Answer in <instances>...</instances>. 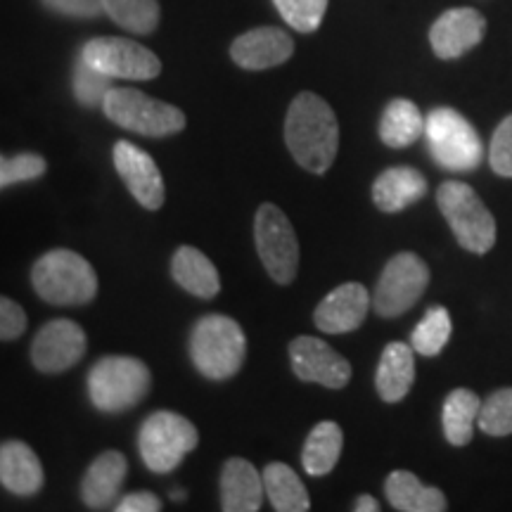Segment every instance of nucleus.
<instances>
[{
  "label": "nucleus",
  "mask_w": 512,
  "mask_h": 512,
  "mask_svg": "<svg viewBox=\"0 0 512 512\" xmlns=\"http://www.w3.org/2000/svg\"><path fill=\"white\" fill-rule=\"evenodd\" d=\"M46 171H48V164L41 155L24 152V155L3 157V162H0V185L8 188V185H15V183L36 181V178H41Z\"/></svg>",
  "instance_id": "72a5a7b5"
},
{
  "label": "nucleus",
  "mask_w": 512,
  "mask_h": 512,
  "mask_svg": "<svg viewBox=\"0 0 512 512\" xmlns=\"http://www.w3.org/2000/svg\"><path fill=\"white\" fill-rule=\"evenodd\" d=\"M482 411V399L470 389H453L446 396L441 422H444V437L451 446H465L472 441L475 425Z\"/></svg>",
  "instance_id": "a878e982"
},
{
  "label": "nucleus",
  "mask_w": 512,
  "mask_h": 512,
  "mask_svg": "<svg viewBox=\"0 0 512 512\" xmlns=\"http://www.w3.org/2000/svg\"><path fill=\"white\" fill-rule=\"evenodd\" d=\"M171 275L185 292L211 299L221 292V278L209 256L195 247H178L171 261Z\"/></svg>",
  "instance_id": "5701e85b"
},
{
  "label": "nucleus",
  "mask_w": 512,
  "mask_h": 512,
  "mask_svg": "<svg viewBox=\"0 0 512 512\" xmlns=\"http://www.w3.org/2000/svg\"><path fill=\"white\" fill-rule=\"evenodd\" d=\"M292 370L299 380L328 389H344L351 380V363L318 337H297L290 344Z\"/></svg>",
  "instance_id": "ddd939ff"
},
{
  "label": "nucleus",
  "mask_w": 512,
  "mask_h": 512,
  "mask_svg": "<svg viewBox=\"0 0 512 512\" xmlns=\"http://www.w3.org/2000/svg\"><path fill=\"white\" fill-rule=\"evenodd\" d=\"M425 136L430 155L448 171H472L484 157L475 126L451 107H437L427 114Z\"/></svg>",
  "instance_id": "0eeeda50"
},
{
  "label": "nucleus",
  "mask_w": 512,
  "mask_h": 512,
  "mask_svg": "<svg viewBox=\"0 0 512 512\" xmlns=\"http://www.w3.org/2000/svg\"><path fill=\"white\" fill-rule=\"evenodd\" d=\"M150 387V368L133 356H105L88 373V396L102 413H121L138 406Z\"/></svg>",
  "instance_id": "20e7f679"
},
{
  "label": "nucleus",
  "mask_w": 512,
  "mask_h": 512,
  "mask_svg": "<svg viewBox=\"0 0 512 512\" xmlns=\"http://www.w3.org/2000/svg\"><path fill=\"white\" fill-rule=\"evenodd\" d=\"M247 339L238 320L209 313L197 320L190 335V358L209 380H228L245 363Z\"/></svg>",
  "instance_id": "7ed1b4c3"
},
{
  "label": "nucleus",
  "mask_w": 512,
  "mask_h": 512,
  "mask_svg": "<svg viewBox=\"0 0 512 512\" xmlns=\"http://www.w3.org/2000/svg\"><path fill=\"white\" fill-rule=\"evenodd\" d=\"M114 166L121 181L136 197L140 207L157 211L164 204V178L162 171L157 169L155 159L140 150L138 145L128 143V140H119L114 145Z\"/></svg>",
  "instance_id": "4468645a"
},
{
  "label": "nucleus",
  "mask_w": 512,
  "mask_h": 512,
  "mask_svg": "<svg viewBox=\"0 0 512 512\" xmlns=\"http://www.w3.org/2000/svg\"><path fill=\"white\" fill-rule=\"evenodd\" d=\"M430 285V268L418 254L401 252L392 256L377 280L373 306L377 316L394 318L413 309Z\"/></svg>",
  "instance_id": "9d476101"
},
{
  "label": "nucleus",
  "mask_w": 512,
  "mask_h": 512,
  "mask_svg": "<svg viewBox=\"0 0 512 512\" xmlns=\"http://www.w3.org/2000/svg\"><path fill=\"white\" fill-rule=\"evenodd\" d=\"M451 316L444 306H432L425 316L415 325L411 335V347L422 356H437L451 339Z\"/></svg>",
  "instance_id": "c756f323"
},
{
  "label": "nucleus",
  "mask_w": 512,
  "mask_h": 512,
  "mask_svg": "<svg viewBox=\"0 0 512 512\" xmlns=\"http://www.w3.org/2000/svg\"><path fill=\"white\" fill-rule=\"evenodd\" d=\"M102 8L112 22L133 34H152L159 24L157 0H102Z\"/></svg>",
  "instance_id": "c85d7f7f"
},
{
  "label": "nucleus",
  "mask_w": 512,
  "mask_h": 512,
  "mask_svg": "<svg viewBox=\"0 0 512 512\" xmlns=\"http://www.w3.org/2000/svg\"><path fill=\"white\" fill-rule=\"evenodd\" d=\"M437 204L458 245L472 254H486L496 245V219L467 183L446 181L437 190Z\"/></svg>",
  "instance_id": "39448f33"
},
{
  "label": "nucleus",
  "mask_w": 512,
  "mask_h": 512,
  "mask_svg": "<svg viewBox=\"0 0 512 512\" xmlns=\"http://www.w3.org/2000/svg\"><path fill=\"white\" fill-rule=\"evenodd\" d=\"M370 309V292L361 283H344L332 290L313 311L320 332L344 335L363 325Z\"/></svg>",
  "instance_id": "dca6fc26"
},
{
  "label": "nucleus",
  "mask_w": 512,
  "mask_h": 512,
  "mask_svg": "<svg viewBox=\"0 0 512 512\" xmlns=\"http://www.w3.org/2000/svg\"><path fill=\"white\" fill-rule=\"evenodd\" d=\"M102 112L112 124L147 138L174 136L185 128V114L178 107L150 98L136 88H112L102 102Z\"/></svg>",
  "instance_id": "423d86ee"
},
{
  "label": "nucleus",
  "mask_w": 512,
  "mask_h": 512,
  "mask_svg": "<svg viewBox=\"0 0 512 512\" xmlns=\"http://www.w3.org/2000/svg\"><path fill=\"white\" fill-rule=\"evenodd\" d=\"M86 332L69 318H57L43 325L31 344V361L41 373H64L86 354Z\"/></svg>",
  "instance_id": "f8f14e48"
},
{
  "label": "nucleus",
  "mask_w": 512,
  "mask_h": 512,
  "mask_svg": "<svg viewBox=\"0 0 512 512\" xmlns=\"http://www.w3.org/2000/svg\"><path fill=\"white\" fill-rule=\"evenodd\" d=\"M74 98L79 100V105L83 107H98L105 102L107 93L112 91V76H107L105 72H100L98 67H93L91 62H86L81 57L74 67Z\"/></svg>",
  "instance_id": "7c9ffc66"
},
{
  "label": "nucleus",
  "mask_w": 512,
  "mask_h": 512,
  "mask_svg": "<svg viewBox=\"0 0 512 512\" xmlns=\"http://www.w3.org/2000/svg\"><path fill=\"white\" fill-rule=\"evenodd\" d=\"M384 494L389 503L401 512H444L446 496L434 486H425L413 472L396 470L384 482Z\"/></svg>",
  "instance_id": "b1692460"
},
{
  "label": "nucleus",
  "mask_w": 512,
  "mask_h": 512,
  "mask_svg": "<svg viewBox=\"0 0 512 512\" xmlns=\"http://www.w3.org/2000/svg\"><path fill=\"white\" fill-rule=\"evenodd\" d=\"M344 434L337 422L325 420L318 422L316 427L306 437L304 451H302V465L306 475L323 477L335 470L339 456H342Z\"/></svg>",
  "instance_id": "393cba45"
},
{
  "label": "nucleus",
  "mask_w": 512,
  "mask_h": 512,
  "mask_svg": "<svg viewBox=\"0 0 512 512\" xmlns=\"http://www.w3.org/2000/svg\"><path fill=\"white\" fill-rule=\"evenodd\" d=\"M48 10L57 12V15H67V17H98L100 12H105L102 8V0H43Z\"/></svg>",
  "instance_id": "e433bc0d"
},
{
  "label": "nucleus",
  "mask_w": 512,
  "mask_h": 512,
  "mask_svg": "<svg viewBox=\"0 0 512 512\" xmlns=\"http://www.w3.org/2000/svg\"><path fill=\"white\" fill-rule=\"evenodd\" d=\"M477 425L489 437H508V434H512V387L498 389L489 399L482 401Z\"/></svg>",
  "instance_id": "2f4dec72"
},
{
  "label": "nucleus",
  "mask_w": 512,
  "mask_h": 512,
  "mask_svg": "<svg viewBox=\"0 0 512 512\" xmlns=\"http://www.w3.org/2000/svg\"><path fill=\"white\" fill-rule=\"evenodd\" d=\"M294 55V41L283 29L259 27L238 36L230 46L233 62L249 72H264L278 67Z\"/></svg>",
  "instance_id": "f3484780"
},
{
  "label": "nucleus",
  "mask_w": 512,
  "mask_h": 512,
  "mask_svg": "<svg viewBox=\"0 0 512 512\" xmlns=\"http://www.w3.org/2000/svg\"><path fill=\"white\" fill-rule=\"evenodd\" d=\"M31 285L43 302L53 306H83L98 294V275L81 254L53 249L31 268Z\"/></svg>",
  "instance_id": "f03ea898"
},
{
  "label": "nucleus",
  "mask_w": 512,
  "mask_h": 512,
  "mask_svg": "<svg viewBox=\"0 0 512 512\" xmlns=\"http://www.w3.org/2000/svg\"><path fill=\"white\" fill-rule=\"evenodd\" d=\"M266 486L264 475L245 458L226 460L221 472V508L226 512H256L261 510Z\"/></svg>",
  "instance_id": "a211bd4d"
},
{
  "label": "nucleus",
  "mask_w": 512,
  "mask_h": 512,
  "mask_svg": "<svg viewBox=\"0 0 512 512\" xmlns=\"http://www.w3.org/2000/svg\"><path fill=\"white\" fill-rule=\"evenodd\" d=\"M254 242L268 275L275 283L290 285L297 278L299 242L283 209L261 204L254 216Z\"/></svg>",
  "instance_id": "1a4fd4ad"
},
{
  "label": "nucleus",
  "mask_w": 512,
  "mask_h": 512,
  "mask_svg": "<svg viewBox=\"0 0 512 512\" xmlns=\"http://www.w3.org/2000/svg\"><path fill=\"white\" fill-rule=\"evenodd\" d=\"M354 510L356 512H377L380 510V503H377L373 496H358Z\"/></svg>",
  "instance_id": "58836bf2"
},
{
  "label": "nucleus",
  "mask_w": 512,
  "mask_h": 512,
  "mask_svg": "<svg viewBox=\"0 0 512 512\" xmlns=\"http://www.w3.org/2000/svg\"><path fill=\"white\" fill-rule=\"evenodd\" d=\"M117 512H159L162 510V501L150 491H136L128 494L117 503Z\"/></svg>",
  "instance_id": "4c0bfd02"
},
{
  "label": "nucleus",
  "mask_w": 512,
  "mask_h": 512,
  "mask_svg": "<svg viewBox=\"0 0 512 512\" xmlns=\"http://www.w3.org/2000/svg\"><path fill=\"white\" fill-rule=\"evenodd\" d=\"M425 133V117L411 100L396 98L384 107L380 119V138L389 147H408Z\"/></svg>",
  "instance_id": "bb28decb"
},
{
  "label": "nucleus",
  "mask_w": 512,
  "mask_h": 512,
  "mask_svg": "<svg viewBox=\"0 0 512 512\" xmlns=\"http://www.w3.org/2000/svg\"><path fill=\"white\" fill-rule=\"evenodd\" d=\"M285 143L299 166L325 174L339 147V124L328 102L316 93H299L287 110Z\"/></svg>",
  "instance_id": "f257e3e1"
},
{
  "label": "nucleus",
  "mask_w": 512,
  "mask_h": 512,
  "mask_svg": "<svg viewBox=\"0 0 512 512\" xmlns=\"http://www.w3.org/2000/svg\"><path fill=\"white\" fill-rule=\"evenodd\" d=\"M266 496L278 512H306L311 508L306 486L297 472L285 463H268L264 470Z\"/></svg>",
  "instance_id": "cd10ccee"
},
{
  "label": "nucleus",
  "mask_w": 512,
  "mask_h": 512,
  "mask_svg": "<svg viewBox=\"0 0 512 512\" xmlns=\"http://www.w3.org/2000/svg\"><path fill=\"white\" fill-rule=\"evenodd\" d=\"M273 3L285 22L302 34L316 31L328 10V0H273Z\"/></svg>",
  "instance_id": "473e14b6"
},
{
  "label": "nucleus",
  "mask_w": 512,
  "mask_h": 512,
  "mask_svg": "<svg viewBox=\"0 0 512 512\" xmlns=\"http://www.w3.org/2000/svg\"><path fill=\"white\" fill-rule=\"evenodd\" d=\"M81 57L112 79L150 81L162 72L159 57L128 38H93L81 50Z\"/></svg>",
  "instance_id": "9b49d317"
},
{
  "label": "nucleus",
  "mask_w": 512,
  "mask_h": 512,
  "mask_svg": "<svg viewBox=\"0 0 512 512\" xmlns=\"http://www.w3.org/2000/svg\"><path fill=\"white\" fill-rule=\"evenodd\" d=\"M0 482L15 496H34L46 482L38 456L22 441H5L0 446Z\"/></svg>",
  "instance_id": "aec40b11"
},
{
  "label": "nucleus",
  "mask_w": 512,
  "mask_h": 512,
  "mask_svg": "<svg viewBox=\"0 0 512 512\" xmlns=\"http://www.w3.org/2000/svg\"><path fill=\"white\" fill-rule=\"evenodd\" d=\"M128 475V463L124 453L105 451L88 467L81 482V498L86 508L105 510L117 501L121 486Z\"/></svg>",
  "instance_id": "6ab92c4d"
},
{
  "label": "nucleus",
  "mask_w": 512,
  "mask_h": 512,
  "mask_svg": "<svg viewBox=\"0 0 512 512\" xmlns=\"http://www.w3.org/2000/svg\"><path fill=\"white\" fill-rule=\"evenodd\" d=\"M427 192V181L418 169L411 166H392L382 171L373 185V202L384 214H396L422 200Z\"/></svg>",
  "instance_id": "412c9836"
},
{
  "label": "nucleus",
  "mask_w": 512,
  "mask_h": 512,
  "mask_svg": "<svg viewBox=\"0 0 512 512\" xmlns=\"http://www.w3.org/2000/svg\"><path fill=\"white\" fill-rule=\"evenodd\" d=\"M200 441L195 425L183 415L171 411H157L143 422L138 432L140 458L147 470L164 475L176 470L192 448Z\"/></svg>",
  "instance_id": "6e6552de"
},
{
  "label": "nucleus",
  "mask_w": 512,
  "mask_h": 512,
  "mask_svg": "<svg viewBox=\"0 0 512 512\" xmlns=\"http://www.w3.org/2000/svg\"><path fill=\"white\" fill-rule=\"evenodd\" d=\"M489 164L498 176L512 178V114L498 124L489 147Z\"/></svg>",
  "instance_id": "f704fd0d"
},
{
  "label": "nucleus",
  "mask_w": 512,
  "mask_h": 512,
  "mask_svg": "<svg viewBox=\"0 0 512 512\" xmlns=\"http://www.w3.org/2000/svg\"><path fill=\"white\" fill-rule=\"evenodd\" d=\"M486 34V19L475 8L446 10L430 29L434 55L441 60H456L482 43Z\"/></svg>",
  "instance_id": "2eb2a0df"
},
{
  "label": "nucleus",
  "mask_w": 512,
  "mask_h": 512,
  "mask_svg": "<svg viewBox=\"0 0 512 512\" xmlns=\"http://www.w3.org/2000/svg\"><path fill=\"white\" fill-rule=\"evenodd\" d=\"M415 349L403 342L387 344L377 366L375 387L382 401L399 403L415 382Z\"/></svg>",
  "instance_id": "4be33fe9"
},
{
  "label": "nucleus",
  "mask_w": 512,
  "mask_h": 512,
  "mask_svg": "<svg viewBox=\"0 0 512 512\" xmlns=\"http://www.w3.org/2000/svg\"><path fill=\"white\" fill-rule=\"evenodd\" d=\"M24 330H27V313L22 306L12 302L10 297L0 299V337H3V342L17 339Z\"/></svg>",
  "instance_id": "c9c22d12"
},
{
  "label": "nucleus",
  "mask_w": 512,
  "mask_h": 512,
  "mask_svg": "<svg viewBox=\"0 0 512 512\" xmlns=\"http://www.w3.org/2000/svg\"><path fill=\"white\" fill-rule=\"evenodd\" d=\"M171 498L174 501H185V491H171Z\"/></svg>",
  "instance_id": "ea45409f"
}]
</instances>
